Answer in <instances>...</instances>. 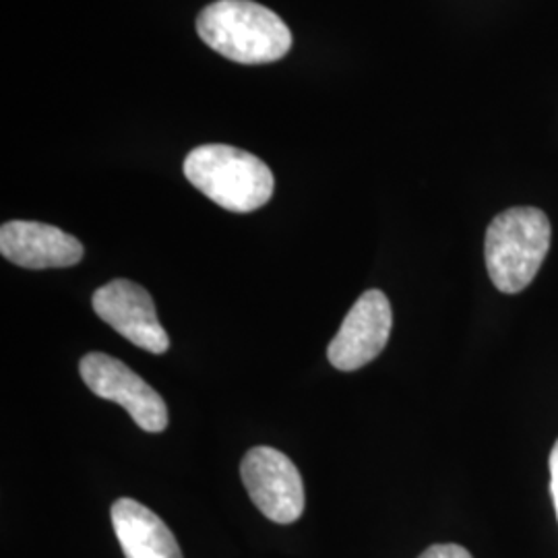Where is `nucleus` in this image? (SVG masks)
Here are the masks:
<instances>
[{
	"label": "nucleus",
	"instance_id": "nucleus-6",
	"mask_svg": "<svg viewBox=\"0 0 558 558\" xmlns=\"http://www.w3.org/2000/svg\"><path fill=\"white\" fill-rule=\"evenodd\" d=\"M92 306L104 323L141 350L151 354L168 352L170 338L158 319L151 294L140 283L112 279L94 292Z\"/></svg>",
	"mask_w": 558,
	"mask_h": 558
},
{
	"label": "nucleus",
	"instance_id": "nucleus-4",
	"mask_svg": "<svg viewBox=\"0 0 558 558\" xmlns=\"http://www.w3.org/2000/svg\"><path fill=\"white\" fill-rule=\"evenodd\" d=\"M253 505L276 523H294L304 513V482L294 461L274 447H253L240 463Z\"/></svg>",
	"mask_w": 558,
	"mask_h": 558
},
{
	"label": "nucleus",
	"instance_id": "nucleus-10",
	"mask_svg": "<svg viewBox=\"0 0 558 558\" xmlns=\"http://www.w3.org/2000/svg\"><path fill=\"white\" fill-rule=\"evenodd\" d=\"M418 558H474L459 544H435L426 548Z\"/></svg>",
	"mask_w": 558,
	"mask_h": 558
},
{
	"label": "nucleus",
	"instance_id": "nucleus-3",
	"mask_svg": "<svg viewBox=\"0 0 558 558\" xmlns=\"http://www.w3.org/2000/svg\"><path fill=\"white\" fill-rule=\"evenodd\" d=\"M553 228L536 207H513L499 214L486 230V269L497 290L518 294L538 276L548 255Z\"/></svg>",
	"mask_w": 558,
	"mask_h": 558
},
{
	"label": "nucleus",
	"instance_id": "nucleus-7",
	"mask_svg": "<svg viewBox=\"0 0 558 558\" xmlns=\"http://www.w3.org/2000/svg\"><path fill=\"white\" fill-rule=\"evenodd\" d=\"M393 329V311L380 290H368L360 296L336 338L327 348V359L343 373L359 371L379 356Z\"/></svg>",
	"mask_w": 558,
	"mask_h": 558
},
{
	"label": "nucleus",
	"instance_id": "nucleus-8",
	"mask_svg": "<svg viewBox=\"0 0 558 558\" xmlns=\"http://www.w3.org/2000/svg\"><path fill=\"white\" fill-rule=\"evenodd\" d=\"M0 253L25 269H60L83 259V244L57 226L13 220L0 228Z\"/></svg>",
	"mask_w": 558,
	"mask_h": 558
},
{
	"label": "nucleus",
	"instance_id": "nucleus-5",
	"mask_svg": "<svg viewBox=\"0 0 558 558\" xmlns=\"http://www.w3.org/2000/svg\"><path fill=\"white\" fill-rule=\"evenodd\" d=\"M80 375L92 393L122 405L145 433L166 430V401L122 360L104 352L85 354L80 362Z\"/></svg>",
	"mask_w": 558,
	"mask_h": 558
},
{
	"label": "nucleus",
	"instance_id": "nucleus-11",
	"mask_svg": "<svg viewBox=\"0 0 558 558\" xmlns=\"http://www.w3.org/2000/svg\"><path fill=\"white\" fill-rule=\"evenodd\" d=\"M550 493H553L558 518V440L553 447V453H550Z\"/></svg>",
	"mask_w": 558,
	"mask_h": 558
},
{
	"label": "nucleus",
	"instance_id": "nucleus-2",
	"mask_svg": "<svg viewBox=\"0 0 558 558\" xmlns=\"http://www.w3.org/2000/svg\"><path fill=\"white\" fill-rule=\"evenodd\" d=\"M184 177L207 199L234 214H251L271 199L276 179L257 156L221 143L195 147L184 160Z\"/></svg>",
	"mask_w": 558,
	"mask_h": 558
},
{
	"label": "nucleus",
	"instance_id": "nucleus-1",
	"mask_svg": "<svg viewBox=\"0 0 558 558\" xmlns=\"http://www.w3.org/2000/svg\"><path fill=\"white\" fill-rule=\"evenodd\" d=\"M197 34L211 50L240 64L276 62L292 48L290 27L253 0H218L205 7Z\"/></svg>",
	"mask_w": 558,
	"mask_h": 558
},
{
	"label": "nucleus",
	"instance_id": "nucleus-9",
	"mask_svg": "<svg viewBox=\"0 0 558 558\" xmlns=\"http://www.w3.org/2000/svg\"><path fill=\"white\" fill-rule=\"evenodd\" d=\"M110 515L124 557L184 558L170 527L140 500H117Z\"/></svg>",
	"mask_w": 558,
	"mask_h": 558
}]
</instances>
